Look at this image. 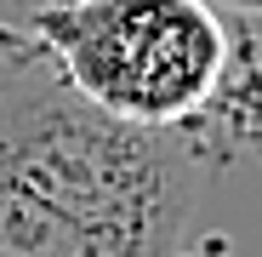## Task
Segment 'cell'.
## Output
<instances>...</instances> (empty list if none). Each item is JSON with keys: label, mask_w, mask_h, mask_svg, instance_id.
<instances>
[{"label": "cell", "mask_w": 262, "mask_h": 257, "mask_svg": "<svg viewBox=\"0 0 262 257\" xmlns=\"http://www.w3.org/2000/svg\"><path fill=\"white\" fill-rule=\"evenodd\" d=\"M200 177L183 132L92 109L0 29V257H171Z\"/></svg>", "instance_id": "obj_1"}, {"label": "cell", "mask_w": 262, "mask_h": 257, "mask_svg": "<svg viewBox=\"0 0 262 257\" xmlns=\"http://www.w3.org/2000/svg\"><path fill=\"white\" fill-rule=\"evenodd\" d=\"M23 34L74 97L154 132L188 126L228 63V23L205 0H63Z\"/></svg>", "instance_id": "obj_2"}, {"label": "cell", "mask_w": 262, "mask_h": 257, "mask_svg": "<svg viewBox=\"0 0 262 257\" xmlns=\"http://www.w3.org/2000/svg\"><path fill=\"white\" fill-rule=\"evenodd\" d=\"M205 6L223 17H262V0H205Z\"/></svg>", "instance_id": "obj_5"}, {"label": "cell", "mask_w": 262, "mask_h": 257, "mask_svg": "<svg viewBox=\"0 0 262 257\" xmlns=\"http://www.w3.org/2000/svg\"><path fill=\"white\" fill-rule=\"evenodd\" d=\"M200 166L262 160V17H228V63L205 109L177 126Z\"/></svg>", "instance_id": "obj_3"}, {"label": "cell", "mask_w": 262, "mask_h": 257, "mask_svg": "<svg viewBox=\"0 0 262 257\" xmlns=\"http://www.w3.org/2000/svg\"><path fill=\"white\" fill-rule=\"evenodd\" d=\"M216 257H223V246H211ZM211 251H171V257H211Z\"/></svg>", "instance_id": "obj_6"}, {"label": "cell", "mask_w": 262, "mask_h": 257, "mask_svg": "<svg viewBox=\"0 0 262 257\" xmlns=\"http://www.w3.org/2000/svg\"><path fill=\"white\" fill-rule=\"evenodd\" d=\"M46 6H63V0H0V29H23L34 12H46Z\"/></svg>", "instance_id": "obj_4"}]
</instances>
